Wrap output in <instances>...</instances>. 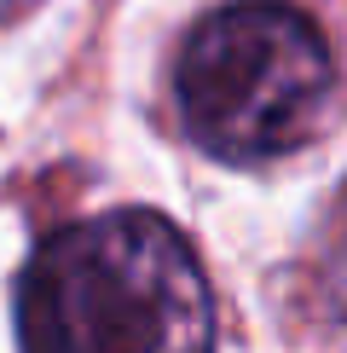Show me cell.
Segmentation results:
<instances>
[{
    "label": "cell",
    "instance_id": "obj_1",
    "mask_svg": "<svg viewBox=\"0 0 347 353\" xmlns=\"http://www.w3.org/2000/svg\"><path fill=\"white\" fill-rule=\"evenodd\" d=\"M23 353H214V301L191 243L151 209L52 232L18 284Z\"/></svg>",
    "mask_w": 347,
    "mask_h": 353
},
{
    "label": "cell",
    "instance_id": "obj_2",
    "mask_svg": "<svg viewBox=\"0 0 347 353\" xmlns=\"http://www.w3.org/2000/svg\"><path fill=\"white\" fill-rule=\"evenodd\" d=\"M174 93L202 151L226 163H272L324 134L336 110V58L307 12L284 0H238L185 35Z\"/></svg>",
    "mask_w": 347,
    "mask_h": 353
},
{
    "label": "cell",
    "instance_id": "obj_3",
    "mask_svg": "<svg viewBox=\"0 0 347 353\" xmlns=\"http://www.w3.org/2000/svg\"><path fill=\"white\" fill-rule=\"evenodd\" d=\"M313 296L330 319L347 325V185L330 197V209L313 232Z\"/></svg>",
    "mask_w": 347,
    "mask_h": 353
}]
</instances>
